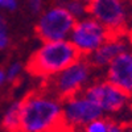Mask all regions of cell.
I'll return each instance as SVG.
<instances>
[{
  "instance_id": "1",
  "label": "cell",
  "mask_w": 132,
  "mask_h": 132,
  "mask_svg": "<svg viewBox=\"0 0 132 132\" xmlns=\"http://www.w3.org/2000/svg\"><path fill=\"white\" fill-rule=\"evenodd\" d=\"M62 123V102L52 93H30L21 101L20 132H53Z\"/></svg>"
},
{
  "instance_id": "2",
  "label": "cell",
  "mask_w": 132,
  "mask_h": 132,
  "mask_svg": "<svg viewBox=\"0 0 132 132\" xmlns=\"http://www.w3.org/2000/svg\"><path fill=\"white\" fill-rule=\"evenodd\" d=\"M79 57H82L81 53L70 41H48L30 57L27 69L32 75L48 79L66 69Z\"/></svg>"
},
{
  "instance_id": "3",
  "label": "cell",
  "mask_w": 132,
  "mask_h": 132,
  "mask_svg": "<svg viewBox=\"0 0 132 132\" xmlns=\"http://www.w3.org/2000/svg\"><path fill=\"white\" fill-rule=\"evenodd\" d=\"M93 69L94 68L87 57L82 56L66 69L48 78L49 81L46 91L56 95L60 101H65L73 95L79 94L89 83Z\"/></svg>"
},
{
  "instance_id": "4",
  "label": "cell",
  "mask_w": 132,
  "mask_h": 132,
  "mask_svg": "<svg viewBox=\"0 0 132 132\" xmlns=\"http://www.w3.org/2000/svg\"><path fill=\"white\" fill-rule=\"evenodd\" d=\"M87 13L104 25L111 35L126 33L129 21L127 0H90Z\"/></svg>"
},
{
  "instance_id": "5",
  "label": "cell",
  "mask_w": 132,
  "mask_h": 132,
  "mask_svg": "<svg viewBox=\"0 0 132 132\" xmlns=\"http://www.w3.org/2000/svg\"><path fill=\"white\" fill-rule=\"evenodd\" d=\"M110 36H111L110 30L98 20L94 17H83L75 21L69 38L77 50L81 53V56L87 57Z\"/></svg>"
},
{
  "instance_id": "6",
  "label": "cell",
  "mask_w": 132,
  "mask_h": 132,
  "mask_svg": "<svg viewBox=\"0 0 132 132\" xmlns=\"http://www.w3.org/2000/svg\"><path fill=\"white\" fill-rule=\"evenodd\" d=\"M75 19L61 5H54L44 12L36 25V33L42 41L68 40Z\"/></svg>"
},
{
  "instance_id": "7",
  "label": "cell",
  "mask_w": 132,
  "mask_h": 132,
  "mask_svg": "<svg viewBox=\"0 0 132 132\" xmlns=\"http://www.w3.org/2000/svg\"><path fill=\"white\" fill-rule=\"evenodd\" d=\"M82 94L94 102L103 114H116L120 112L128 106L131 96L126 94L119 87L104 81H96L82 90Z\"/></svg>"
},
{
  "instance_id": "8",
  "label": "cell",
  "mask_w": 132,
  "mask_h": 132,
  "mask_svg": "<svg viewBox=\"0 0 132 132\" xmlns=\"http://www.w3.org/2000/svg\"><path fill=\"white\" fill-rule=\"evenodd\" d=\"M103 115L104 114L102 110L82 93L65 99L62 104L63 123L74 127H83L93 120L102 118Z\"/></svg>"
},
{
  "instance_id": "9",
  "label": "cell",
  "mask_w": 132,
  "mask_h": 132,
  "mask_svg": "<svg viewBox=\"0 0 132 132\" xmlns=\"http://www.w3.org/2000/svg\"><path fill=\"white\" fill-rule=\"evenodd\" d=\"M106 69V79L132 96V50L120 53Z\"/></svg>"
},
{
  "instance_id": "10",
  "label": "cell",
  "mask_w": 132,
  "mask_h": 132,
  "mask_svg": "<svg viewBox=\"0 0 132 132\" xmlns=\"http://www.w3.org/2000/svg\"><path fill=\"white\" fill-rule=\"evenodd\" d=\"M128 46L129 44L124 36V33H122V35H111L96 50H94L90 56H87V60H89L93 68L103 69L107 68L108 63L116 56L129 49Z\"/></svg>"
},
{
  "instance_id": "11",
  "label": "cell",
  "mask_w": 132,
  "mask_h": 132,
  "mask_svg": "<svg viewBox=\"0 0 132 132\" xmlns=\"http://www.w3.org/2000/svg\"><path fill=\"white\" fill-rule=\"evenodd\" d=\"M20 122H21V101H16L11 103L4 112L2 127L5 132H20Z\"/></svg>"
},
{
  "instance_id": "12",
  "label": "cell",
  "mask_w": 132,
  "mask_h": 132,
  "mask_svg": "<svg viewBox=\"0 0 132 132\" xmlns=\"http://www.w3.org/2000/svg\"><path fill=\"white\" fill-rule=\"evenodd\" d=\"M58 5L63 7L75 20H81L86 17V15H89L87 13V4L82 0H61Z\"/></svg>"
},
{
  "instance_id": "13",
  "label": "cell",
  "mask_w": 132,
  "mask_h": 132,
  "mask_svg": "<svg viewBox=\"0 0 132 132\" xmlns=\"http://www.w3.org/2000/svg\"><path fill=\"white\" fill-rule=\"evenodd\" d=\"M108 122L110 119H104L103 116L99 118V119H95L93 122L87 123L83 129V132H107V128H108Z\"/></svg>"
},
{
  "instance_id": "14",
  "label": "cell",
  "mask_w": 132,
  "mask_h": 132,
  "mask_svg": "<svg viewBox=\"0 0 132 132\" xmlns=\"http://www.w3.org/2000/svg\"><path fill=\"white\" fill-rule=\"evenodd\" d=\"M21 70H23V66H21L20 62H13L9 65L8 70L5 71V75H7V82H13L16 81L20 74H21Z\"/></svg>"
},
{
  "instance_id": "15",
  "label": "cell",
  "mask_w": 132,
  "mask_h": 132,
  "mask_svg": "<svg viewBox=\"0 0 132 132\" xmlns=\"http://www.w3.org/2000/svg\"><path fill=\"white\" fill-rule=\"evenodd\" d=\"M28 5L33 13H40L42 11V0H28Z\"/></svg>"
},
{
  "instance_id": "16",
  "label": "cell",
  "mask_w": 132,
  "mask_h": 132,
  "mask_svg": "<svg viewBox=\"0 0 132 132\" xmlns=\"http://www.w3.org/2000/svg\"><path fill=\"white\" fill-rule=\"evenodd\" d=\"M0 8H4L8 11H15L17 8L16 0H0Z\"/></svg>"
},
{
  "instance_id": "17",
  "label": "cell",
  "mask_w": 132,
  "mask_h": 132,
  "mask_svg": "<svg viewBox=\"0 0 132 132\" xmlns=\"http://www.w3.org/2000/svg\"><path fill=\"white\" fill-rule=\"evenodd\" d=\"M123 131H124V126H122L120 123L115 122V120H110L108 122L107 132H123Z\"/></svg>"
},
{
  "instance_id": "18",
  "label": "cell",
  "mask_w": 132,
  "mask_h": 132,
  "mask_svg": "<svg viewBox=\"0 0 132 132\" xmlns=\"http://www.w3.org/2000/svg\"><path fill=\"white\" fill-rule=\"evenodd\" d=\"M9 44V38H8V32L7 30H2L0 32V50H3L8 46Z\"/></svg>"
},
{
  "instance_id": "19",
  "label": "cell",
  "mask_w": 132,
  "mask_h": 132,
  "mask_svg": "<svg viewBox=\"0 0 132 132\" xmlns=\"http://www.w3.org/2000/svg\"><path fill=\"white\" fill-rule=\"evenodd\" d=\"M5 82H7V75H5V71L0 69V87H2Z\"/></svg>"
},
{
  "instance_id": "20",
  "label": "cell",
  "mask_w": 132,
  "mask_h": 132,
  "mask_svg": "<svg viewBox=\"0 0 132 132\" xmlns=\"http://www.w3.org/2000/svg\"><path fill=\"white\" fill-rule=\"evenodd\" d=\"M2 30H7V23H5L4 17L0 15V32Z\"/></svg>"
},
{
  "instance_id": "21",
  "label": "cell",
  "mask_w": 132,
  "mask_h": 132,
  "mask_svg": "<svg viewBox=\"0 0 132 132\" xmlns=\"http://www.w3.org/2000/svg\"><path fill=\"white\" fill-rule=\"evenodd\" d=\"M127 40H128V44L132 46V28L128 30V33H127Z\"/></svg>"
},
{
  "instance_id": "22",
  "label": "cell",
  "mask_w": 132,
  "mask_h": 132,
  "mask_svg": "<svg viewBox=\"0 0 132 132\" xmlns=\"http://www.w3.org/2000/svg\"><path fill=\"white\" fill-rule=\"evenodd\" d=\"M123 132H132V127H124Z\"/></svg>"
},
{
  "instance_id": "23",
  "label": "cell",
  "mask_w": 132,
  "mask_h": 132,
  "mask_svg": "<svg viewBox=\"0 0 132 132\" xmlns=\"http://www.w3.org/2000/svg\"><path fill=\"white\" fill-rule=\"evenodd\" d=\"M82 2H85V3L87 4V3H89V2H90V0H82Z\"/></svg>"
}]
</instances>
